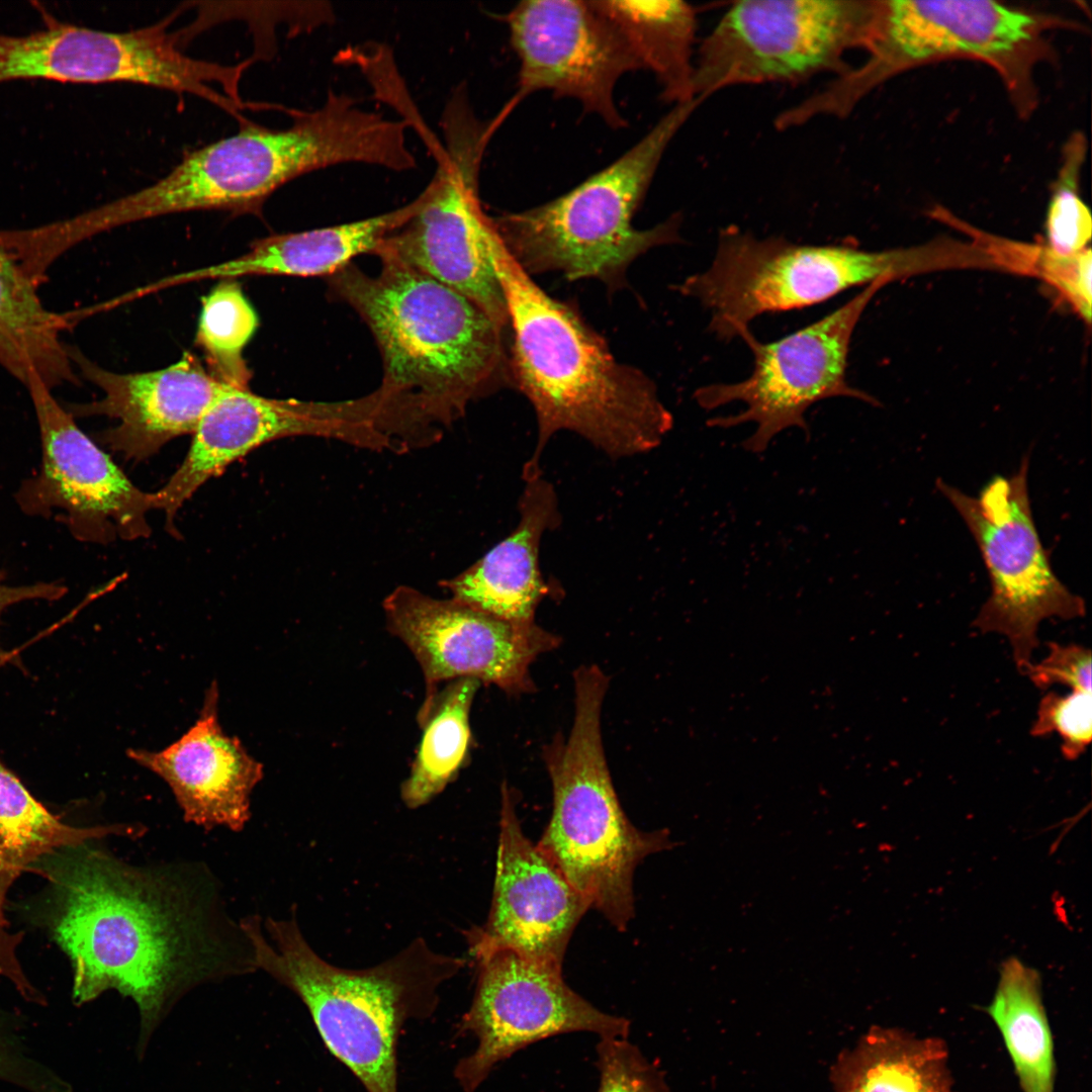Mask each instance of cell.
<instances>
[{
	"label": "cell",
	"mask_w": 1092,
	"mask_h": 1092,
	"mask_svg": "<svg viewBox=\"0 0 1092 1092\" xmlns=\"http://www.w3.org/2000/svg\"><path fill=\"white\" fill-rule=\"evenodd\" d=\"M27 872L50 886L48 925L73 969L75 1003L109 989L130 997L149 1029L171 998L236 971L210 912L178 877L126 864L88 842Z\"/></svg>",
	"instance_id": "1"
},
{
	"label": "cell",
	"mask_w": 1092,
	"mask_h": 1092,
	"mask_svg": "<svg viewBox=\"0 0 1092 1092\" xmlns=\"http://www.w3.org/2000/svg\"><path fill=\"white\" fill-rule=\"evenodd\" d=\"M378 275L353 263L329 276L330 291L362 317L383 376L371 393L376 424L392 446L437 437L506 372L502 332L479 306L378 247Z\"/></svg>",
	"instance_id": "2"
},
{
	"label": "cell",
	"mask_w": 1092,
	"mask_h": 1092,
	"mask_svg": "<svg viewBox=\"0 0 1092 1092\" xmlns=\"http://www.w3.org/2000/svg\"><path fill=\"white\" fill-rule=\"evenodd\" d=\"M487 245L514 333L510 368L538 423L523 479L542 474L544 448L561 430L580 435L613 459L660 445L673 419L655 383L618 362L571 306L541 289L509 254L494 225Z\"/></svg>",
	"instance_id": "3"
},
{
	"label": "cell",
	"mask_w": 1092,
	"mask_h": 1092,
	"mask_svg": "<svg viewBox=\"0 0 1092 1092\" xmlns=\"http://www.w3.org/2000/svg\"><path fill=\"white\" fill-rule=\"evenodd\" d=\"M291 115L283 129L246 120L238 133L185 154L154 184L62 219V239L73 248L117 226L187 211L259 214L298 176L340 164L378 166L386 155L382 119L353 96L330 91L321 107Z\"/></svg>",
	"instance_id": "4"
},
{
	"label": "cell",
	"mask_w": 1092,
	"mask_h": 1092,
	"mask_svg": "<svg viewBox=\"0 0 1092 1092\" xmlns=\"http://www.w3.org/2000/svg\"><path fill=\"white\" fill-rule=\"evenodd\" d=\"M254 968L293 991L306 1006L330 1053L367 1092H398L397 1044L405 1023L431 1017L438 990L465 966L462 958L436 952L423 937L367 969L334 966L303 937L293 915L241 923Z\"/></svg>",
	"instance_id": "5"
},
{
	"label": "cell",
	"mask_w": 1092,
	"mask_h": 1092,
	"mask_svg": "<svg viewBox=\"0 0 1092 1092\" xmlns=\"http://www.w3.org/2000/svg\"><path fill=\"white\" fill-rule=\"evenodd\" d=\"M1082 29L1059 15L992 0H880L868 58L800 101L804 120L844 118L874 89L923 65L969 59L990 66L1027 118L1038 104L1034 72L1053 62L1049 33Z\"/></svg>",
	"instance_id": "6"
},
{
	"label": "cell",
	"mask_w": 1092,
	"mask_h": 1092,
	"mask_svg": "<svg viewBox=\"0 0 1092 1092\" xmlns=\"http://www.w3.org/2000/svg\"><path fill=\"white\" fill-rule=\"evenodd\" d=\"M574 719L544 748L553 810L538 847L617 929L634 915L633 876L648 855L670 849L664 829L645 832L625 815L607 764L601 729L609 679L595 665L574 673Z\"/></svg>",
	"instance_id": "7"
},
{
	"label": "cell",
	"mask_w": 1092,
	"mask_h": 1092,
	"mask_svg": "<svg viewBox=\"0 0 1092 1092\" xmlns=\"http://www.w3.org/2000/svg\"><path fill=\"white\" fill-rule=\"evenodd\" d=\"M702 102L675 104L634 147L569 192L492 218L516 263L529 275L559 271L616 288L638 256L679 242L678 214L647 230L632 219L668 145Z\"/></svg>",
	"instance_id": "8"
},
{
	"label": "cell",
	"mask_w": 1092,
	"mask_h": 1092,
	"mask_svg": "<svg viewBox=\"0 0 1092 1092\" xmlns=\"http://www.w3.org/2000/svg\"><path fill=\"white\" fill-rule=\"evenodd\" d=\"M933 245L867 251L849 244L805 245L757 238L738 226L720 231L711 265L674 288L710 312L709 331L731 341L767 312L808 307L879 279L938 268Z\"/></svg>",
	"instance_id": "9"
},
{
	"label": "cell",
	"mask_w": 1092,
	"mask_h": 1092,
	"mask_svg": "<svg viewBox=\"0 0 1092 1092\" xmlns=\"http://www.w3.org/2000/svg\"><path fill=\"white\" fill-rule=\"evenodd\" d=\"M880 0H744L733 3L702 41L694 95L726 88L795 84L852 66L845 56L867 49Z\"/></svg>",
	"instance_id": "10"
},
{
	"label": "cell",
	"mask_w": 1092,
	"mask_h": 1092,
	"mask_svg": "<svg viewBox=\"0 0 1092 1092\" xmlns=\"http://www.w3.org/2000/svg\"><path fill=\"white\" fill-rule=\"evenodd\" d=\"M443 129L446 146L434 154L437 169L422 191L421 206L379 247L464 295L504 329L507 304L487 245L492 218L478 195L479 167L492 127L474 116L458 90L446 106Z\"/></svg>",
	"instance_id": "11"
},
{
	"label": "cell",
	"mask_w": 1092,
	"mask_h": 1092,
	"mask_svg": "<svg viewBox=\"0 0 1092 1092\" xmlns=\"http://www.w3.org/2000/svg\"><path fill=\"white\" fill-rule=\"evenodd\" d=\"M1029 455L1010 477L996 476L978 497L942 479L936 487L960 514L986 565L991 594L973 626L1004 636L1021 673L1038 647L1039 624L1085 616L1084 600L1056 575L1036 530L1028 494Z\"/></svg>",
	"instance_id": "12"
},
{
	"label": "cell",
	"mask_w": 1092,
	"mask_h": 1092,
	"mask_svg": "<svg viewBox=\"0 0 1092 1092\" xmlns=\"http://www.w3.org/2000/svg\"><path fill=\"white\" fill-rule=\"evenodd\" d=\"M879 279L836 310L782 339L759 342L748 329L740 335L753 355L750 375L734 383H712L698 388L694 398L705 410L739 401L745 410L708 420L711 427L756 425L743 447L763 452L776 435L792 427L808 434L805 419L814 403L831 397H850L877 405L867 392L846 378L853 331L877 291L889 283Z\"/></svg>",
	"instance_id": "13"
},
{
	"label": "cell",
	"mask_w": 1092,
	"mask_h": 1092,
	"mask_svg": "<svg viewBox=\"0 0 1092 1092\" xmlns=\"http://www.w3.org/2000/svg\"><path fill=\"white\" fill-rule=\"evenodd\" d=\"M25 387L38 424L41 460L37 472L16 491L20 510L32 517H55L81 542L106 545L117 538L148 537L153 494L128 479L36 374Z\"/></svg>",
	"instance_id": "14"
},
{
	"label": "cell",
	"mask_w": 1092,
	"mask_h": 1092,
	"mask_svg": "<svg viewBox=\"0 0 1092 1092\" xmlns=\"http://www.w3.org/2000/svg\"><path fill=\"white\" fill-rule=\"evenodd\" d=\"M475 960L474 996L458 1027L472 1034L477 1046L454 1069L465 1092H474L496 1065L541 1039L576 1031L628 1037L630 1021L601 1011L574 992L561 969L510 950Z\"/></svg>",
	"instance_id": "15"
},
{
	"label": "cell",
	"mask_w": 1092,
	"mask_h": 1092,
	"mask_svg": "<svg viewBox=\"0 0 1092 1092\" xmlns=\"http://www.w3.org/2000/svg\"><path fill=\"white\" fill-rule=\"evenodd\" d=\"M388 631L421 666L428 701L444 680L474 678L511 696L533 691L529 667L559 638L536 623L516 625L407 585L383 602Z\"/></svg>",
	"instance_id": "16"
},
{
	"label": "cell",
	"mask_w": 1092,
	"mask_h": 1092,
	"mask_svg": "<svg viewBox=\"0 0 1092 1092\" xmlns=\"http://www.w3.org/2000/svg\"><path fill=\"white\" fill-rule=\"evenodd\" d=\"M294 436L336 438L379 449L381 436L366 396L340 402L277 399L250 387L225 385L195 432L177 470L156 492L153 508L165 513L167 526L193 493L236 460L271 441Z\"/></svg>",
	"instance_id": "17"
},
{
	"label": "cell",
	"mask_w": 1092,
	"mask_h": 1092,
	"mask_svg": "<svg viewBox=\"0 0 1092 1092\" xmlns=\"http://www.w3.org/2000/svg\"><path fill=\"white\" fill-rule=\"evenodd\" d=\"M508 23L520 60L519 97L549 90L578 100L612 127L625 125L615 86L624 74L642 67L594 1H523Z\"/></svg>",
	"instance_id": "18"
},
{
	"label": "cell",
	"mask_w": 1092,
	"mask_h": 1092,
	"mask_svg": "<svg viewBox=\"0 0 1092 1092\" xmlns=\"http://www.w3.org/2000/svg\"><path fill=\"white\" fill-rule=\"evenodd\" d=\"M588 908L585 898L524 834L511 788L503 783L491 907L485 924L467 932L472 956L510 950L561 969L572 932Z\"/></svg>",
	"instance_id": "19"
},
{
	"label": "cell",
	"mask_w": 1092,
	"mask_h": 1092,
	"mask_svg": "<svg viewBox=\"0 0 1092 1092\" xmlns=\"http://www.w3.org/2000/svg\"><path fill=\"white\" fill-rule=\"evenodd\" d=\"M67 352L75 369L103 392L97 400L68 404L67 411L75 419L117 420L97 439L129 460L143 461L172 439L193 434L225 386L189 352L163 369L136 373L107 370L77 347L67 345Z\"/></svg>",
	"instance_id": "20"
},
{
	"label": "cell",
	"mask_w": 1092,
	"mask_h": 1092,
	"mask_svg": "<svg viewBox=\"0 0 1092 1092\" xmlns=\"http://www.w3.org/2000/svg\"><path fill=\"white\" fill-rule=\"evenodd\" d=\"M219 692L212 681L195 723L161 750L129 748L128 757L171 789L187 822L241 830L250 818L251 794L263 766L219 721Z\"/></svg>",
	"instance_id": "21"
},
{
	"label": "cell",
	"mask_w": 1092,
	"mask_h": 1092,
	"mask_svg": "<svg viewBox=\"0 0 1092 1092\" xmlns=\"http://www.w3.org/2000/svg\"><path fill=\"white\" fill-rule=\"evenodd\" d=\"M515 530L461 574L442 582L451 599L493 618L535 623V613L551 587L539 565L541 539L561 521L557 494L542 474L524 479Z\"/></svg>",
	"instance_id": "22"
},
{
	"label": "cell",
	"mask_w": 1092,
	"mask_h": 1092,
	"mask_svg": "<svg viewBox=\"0 0 1092 1092\" xmlns=\"http://www.w3.org/2000/svg\"><path fill=\"white\" fill-rule=\"evenodd\" d=\"M422 197L376 216L297 233L273 235L253 242L243 255L202 268L166 276L158 291L207 279L242 276H331L362 254H374L389 234L419 209Z\"/></svg>",
	"instance_id": "23"
},
{
	"label": "cell",
	"mask_w": 1092,
	"mask_h": 1092,
	"mask_svg": "<svg viewBox=\"0 0 1092 1092\" xmlns=\"http://www.w3.org/2000/svg\"><path fill=\"white\" fill-rule=\"evenodd\" d=\"M38 287L0 230V365L24 386L32 374L51 389L78 385L80 378L61 337L73 323L69 313L42 304Z\"/></svg>",
	"instance_id": "24"
},
{
	"label": "cell",
	"mask_w": 1092,
	"mask_h": 1092,
	"mask_svg": "<svg viewBox=\"0 0 1092 1092\" xmlns=\"http://www.w3.org/2000/svg\"><path fill=\"white\" fill-rule=\"evenodd\" d=\"M946 1042L899 1027L873 1026L830 1071L834 1092H958Z\"/></svg>",
	"instance_id": "25"
},
{
	"label": "cell",
	"mask_w": 1092,
	"mask_h": 1092,
	"mask_svg": "<svg viewBox=\"0 0 1092 1092\" xmlns=\"http://www.w3.org/2000/svg\"><path fill=\"white\" fill-rule=\"evenodd\" d=\"M674 105L695 99L696 10L684 1H594Z\"/></svg>",
	"instance_id": "26"
},
{
	"label": "cell",
	"mask_w": 1092,
	"mask_h": 1092,
	"mask_svg": "<svg viewBox=\"0 0 1092 1092\" xmlns=\"http://www.w3.org/2000/svg\"><path fill=\"white\" fill-rule=\"evenodd\" d=\"M987 1013L998 1028L1022 1092H1055L1056 1060L1051 1025L1036 970L1006 960Z\"/></svg>",
	"instance_id": "27"
},
{
	"label": "cell",
	"mask_w": 1092,
	"mask_h": 1092,
	"mask_svg": "<svg viewBox=\"0 0 1092 1092\" xmlns=\"http://www.w3.org/2000/svg\"><path fill=\"white\" fill-rule=\"evenodd\" d=\"M479 686L474 678L454 679L423 701L417 717L422 739L400 788L408 808L421 807L442 793L467 762L472 743L469 716Z\"/></svg>",
	"instance_id": "28"
},
{
	"label": "cell",
	"mask_w": 1092,
	"mask_h": 1092,
	"mask_svg": "<svg viewBox=\"0 0 1092 1092\" xmlns=\"http://www.w3.org/2000/svg\"><path fill=\"white\" fill-rule=\"evenodd\" d=\"M128 831L124 825L75 827L62 822L0 759V853L15 878L57 849Z\"/></svg>",
	"instance_id": "29"
},
{
	"label": "cell",
	"mask_w": 1092,
	"mask_h": 1092,
	"mask_svg": "<svg viewBox=\"0 0 1092 1092\" xmlns=\"http://www.w3.org/2000/svg\"><path fill=\"white\" fill-rule=\"evenodd\" d=\"M258 327V314L236 279L219 280L202 298L195 343L216 380L249 387L252 372L244 350Z\"/></svg>",
	"instance_id": "30"
},
{
	"label": "cell",
	"mask_w": 1092,
	"mask_h": 1092,
	"mask_svg": "<svg viewBox=\"0 0 1092 1092\" xmlns=\"http://www.w3.org/2000/svg\"><path fill=\"white\" fill-rule=\"evenodd\" d=\"M1087 144L1080 131L1072 133L1064 145L1061 165L1045 214L1046 247L1054 253L1070 256L1087 249L1092 235V217L1080 196V177Z\"/></svg>",
	"instance_id": "31"
},
{
	"label": "cell",
	"mask_w": 1092,
	"mask_h": 1092,
	"mask_svg": "<svg viewBox=\"0 0 1092 1092\" xmlns=\"http://www.w3.org/2000/svg\"><path fill=\"white\" fill-rule=\"evenodd\" d=\"M1030 733L1034 737L1057 734L1067 760L1078 759L1092 737V694L1071 691L1061 695L1049 692L1041 697Z\"/></svg>",
	"instance_id": "32"
},
{
	"label": "cell",
	"mask_w": 1092,
	"mask_h": 1092,
	"mask_svg": "<svg viewBox=\"0 0 1092 1092\" xmlns=\"http://www.w3.org/2000/svg\"><path fill=\"white\" fill-rule=\"evenodd\" d=\"M598 1092H671L661 1071L627 1037H600Z\"/></svg>",
	"instance_id": "33"
},
{
	"label": "cell",
	"mask_w": 1092,
	"mask_h": 1092,
	"mask_svg": "<svg viewBox=\"0 0 1092 1092\" xmlns=\"http://www.w3.org/2000/svg\"><path fill=\"white\" fill-rule=\"evenodd\" d=\"M1091 250L1070 256L1054 253L1046 246L1033 245L1026 273L1041 277L1075 309L1091 322Z\"/></svg>",
	"instance_id": "34"
},
{
	"label": "cell",
	"mask_w": 1092,
	"mask_h": 1092,
	"mask_svg": "<svg viewBox=\"0 0 1092 1092\" xmlns=\"http://www.w3.org/2000/svg\"><path fill=\"white\" fill-rule=\"evenodd\" d=\"M1048 654L1031 663L1024 674L1038 689L1055 685L1071 691L1091 692V651L1078 644L1050 642Z\"/></svg>",
	"instance_id": "35"
},
{
	"label": "cell",
	"mask_w": 1092,
	"mask_h": 1092,
	"mask_svg": "<svg viewBox=\"0 0 1092 1092\" xmlns=\"http://www.w3.org/2000/svg\"><path fill=\"white\" fill-rule=\"evenodd\" d=\"M15 880L0 853V975L8 978L24 997L32 999L35 991L17 958L23 932H12L4 913L7 892Z\"/></svg>",
	"instance_id": "36"
},
{
	"label": "cell",
	"mask_w": 1092,
	"mask_h": 1092,
	"mask_svg": "<svg viewBox=\"0 0 1092 1092\" xmlns=\"http://www.w3.org/2000/svg\"><path fill=\"white\" fill-rule=\"evenodd\" d=\"M6 574L0 569V619L9 607L27 601H57L65 596L67 588L56 581L11 585L5 582ZM9 656L0 646V659Z\"/></svg>",
	"instance_id": "37"
},
{
	"label": "cell",
	"mask_w": 1092,
	"mask_h": 1092,
	"mask_svg": "<svg viewBox=\"0 0 1092 1092\" xmlns=\"http://www.w3.org/2000/svg\"><path fill=\"white\" fill-rule=\"evenodd\" d=\"M13 231H14V230H12V231H11V233H10V241H11V244H12V246H13V243H12V233H13ZM13 248H14V246H13ZM14 250L16 251V249H15V248H14ZM16 253H17V251H16ZM17 255H18V254H17ZM18 257H19V256H18ZM19 258H20V257H19ZM21 262H22V261H21ZM22 264H23V262H22ZM23 265H24V264H23ZM24 266H25V265H24ZM25 268H26V267H25ZM26 270H27V268H26ZM27 271H28V270H27ZM28 273H29V271H28ZM29 274H30V273H29ZM30 275H31V276H33L32 274H30ZM33 277H34V276H33ZM34 278H35L36 280H38V281H46V280H47V278H46V279H37L36 277H34Z\"/></svg>",
	"instance_id": "38"
},
{
	"label": "cell",
	"mask_w": 1092,
	"mask_h": 1092,
	"mask_svg": "<svg viewBox=\"0 0 1092 1092\" xmlns=\"http://www.w3.org/2000/svg\"><path fill=\"white\" fill-rule=\"evenodd\" d=\"M11 231H12V230H10V232H9V234H8V239H9V242H10V245H11V247L13 248V246H12V244H11V241H10V233H11ZM13 249H14V248H13ZM14 251H15V250H14ZM15 253H16V251H15ZM16 255H17V253H16ZM17 256H18V255H17ZM18 258H19V257H18ZM19 259H20V258H19ZM21 263H22V262H21ZM22 265H23V264H22ZM23 266H24V265H23ZM24 267H25V266H24ZM25 269H26V268H25ZM26 271H27V270H26ZM27 272H28V271H27ZM28 274H29V273H28ZM29 275H30V274H29ZM30 276H31V275H30ZM31 277L33 278V276H31ZM34 279H35V278H34ZM35 280H36V279H35ZM36 281H38V280H36ZM38 282H40V283H43L44 281H38Z\"/></svg>",
	"instance_id": "39"
},
{
	"label": "cell",
	"mask_w": 1092,
	"mask_h": 1092,
	"mask_svg": "<svg viewBox=\"0 0 1092 1092\" xmlns=\"http://www.w3.org/2000/svg\"><path fill=\"white\" fill-rule=\"evenodd\" d=\"M9 232H10V230H8V231H7V235H6L7 239H8V234H9ZM7 241H8V243H9V245H10L9 239H8ZM10 246H11V245H10ZM11 248H12V247H11ZM12 249H13V248H12ZM13 250H14V249H13ZM14 252H15V251H14ZM15 254H16V253H15ZM17 257H18V256H17ZM19 260H20V259H19ZM20 262H21V261H20ZM21 264H22V263H21ZM23 267H24V266H23ZM24 268H25V267H24ZM25 270H26V269H25ZM27 273H28V272H27ZM29 276H30V275H29ZM30 277H31V276H30ZM31 278H32V277H31ZM32 279H33V280H35L34 278H32ZM35 281H36V280H35ZM36 282H37V283H39V284H42V283H40V282H38V281H36Z\"/></svg>",
	"instance_id": "40"
},
{
	"label": "cell",
	"mask_w": 1092,
	"mask_h": 1092,
	"mask_svg": "<svg viewBox=\"0 0 1092 1092\" xmlns=\"http://www.w3.org/2000/svg\"><path fill=\"white\" fill-rule=\"evenodd\" d=\"M7 231H8V230H7ZM7 231H6V235H7ZM6 235H5V236H6ZM6 240H7V237H6ZM7 242H8V241H7ZM8 244H9V243H8ZM9 246H10V245H9ZM10 247H11V246H10ZM13 251H14V250H13ZM14 253H15V252H14ZM16 256H17V255H16ZM18 259H19V258H18ZM26 272H27V271H26ZM28 275H29V274H28ZM34 281H35V280H34ZM35 282H36V281H35ZM36 283H37V282H36ZM38 284H39V283H38ZM39 285H41V284H39Z\"/></svg>",
	"instance_id": "41"
}]
</instances>
